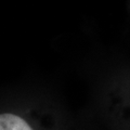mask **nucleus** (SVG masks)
Listing matches in <instances>:
<instances>
[{"label":"nucleus","instance_id":"obj_1","mask_svg":"<svg viewBox=\"0 0 130 130\" xmlns=\"http://www.w3.org/2000/svg\"><path fill=\"white\" fill-rule=\"evenodd\" d=\"M0 130H32L28 123L14 114H0Z\"/></svg>","mask_w":130,"mask_h":130}]
</instances>
